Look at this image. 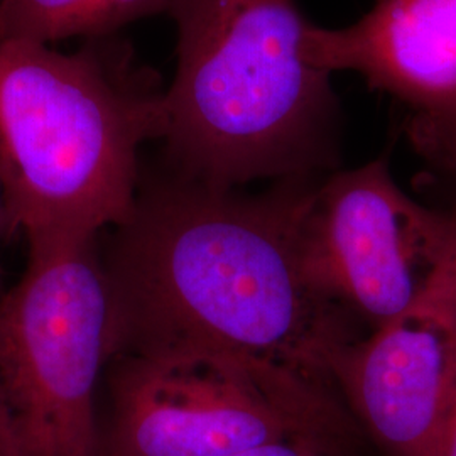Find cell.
<instances>
[{
	"instance_id": "obj_11",
	"label": "cell",
	"mask_w": 456,
	"mask_h": 456,
	"mask_svg": "<svg viewBox=\"0 0 456 456\" xmlns=\"http://www.w3.org/2000/svg\"><path fill=\"white\" fill-rule=\"evenodd\" d=\"M435 456H456V379L452 403L441 431L440 441L436 444Z\"/></svg>"
},
{
	"instance_id": "obj_4",
	"label": "cell",
	"mask_w": 456,
	"mask_h": 456,
	"mask_svg": "<svg viewBox=\"0 0 456 456\" xmlns=\"http://www.w3.org/2000/svg\"><path fill=\"white\" fill-rule=\"evenodd\" d=\"M103 456H233L303 440L333 456H369L342 399L237 360L122 355L109 360Z\"/></svg>"
},
{
	"instance_id": "obj_5",
	"label": "cell",
	"mask_w": 456,
	"mask_h": 456,
	"mask_svg": "<svg viewBox=\"0 0 456 456\" xmlns=\"http://www.w3.org/2000/svg\"><path fill=\"white\" fill-rule=\"evenodd\" d=\"M28 252L24 274L0 297L2 452L98 456L109 299L95 240Z\"/></svg>"
},
{
	"instance_id": "obj_2",
	"label": "cell",
	"mask_w": 456,
	"mask_h": 456,
	"mask_svg": "<svg viewBox=\"0 0 456 456\" xmlns=\"http://www.w3.org/2000/svg\"><path fill=\"white\" fill-rule=\"evenodd\" d=\"M176 73L163 94L171 171L222 190L325 176L340 163V103L303 54L296 0H169Z\"/></svg>"
},
{
	"instance_id": "obj_7",
	"label": "cell",
	"mask_w": 456,
	"mask_h": 456,
	"mask_svg": "<svg viewBox=\"0 0 456 456\" xmlns=\"http://www.w3.org/2000/svg\"><path fill=\"white\" fill-rule=\"evenodd\" d=\"M456 379V262L345 354L343 403L382 456H435Z\"/></svg>"
},
{
	"instance_id": "obj_1",
	"label": "cell",
	"mask_w": 456,
	"mask_h": 456,
	"mask_svg": "<svg viewBox=\"0 0 456 456\" xmlns=\"http://www.w3.org/2000/svg\"><path fill=\"white\" fill-rule=\"evenodd\" d=\"M325 176L276 181L257 195L173 171L141 183L100 259L109 360L224 357L342 399L338 369L367 331L306 271L303 222Z\"/></svg>"
},
{
	"instance_id": "obj_13",
	"label": "cell",
	"mask_w": 456,
	"mask_h": 456,
	"mask_svg": "<svg viewBox=\"0 0 456 456\" xmlns=\"http://www.w3.org/2000/svg\"><path fill=\"white\" fill-rule=\"evenodd\" d=\"M0 456H5L4 455V452H2V446H0Z\"/></svg>"
},
{
	"instance_id": "obj_9",
	"label": "cell",
	"mask_w": 456,
	"mask_h": 456,
	"mask_svg": "<svg viewBox=\"0 0 456 456\" xmlns=\"http://www.w3.org/2000/svg\"><path fill=\"white\" fill-rule=\"evenodd\" d=\"M169 0H0V41L49 46L105 39L135 20L167 12Z\"/></svg>"
},
{
	"instance_id": "obj_10",
	"label": "cell",
	"mask_w": 456,
	"mask_h": 456,
	"mask_svg": "<svg viewBox=\"0 0 456 456\" xmlns=\"http://www.w3.org/2000/svg\"><path fill=\"white\" fill-rule=\"evenodd\" d=\"M233 456H333L303 440H281L264 443Z\"/></svg>"
},
{
	"instance_id": "obj_6",
	"label": "cell",
	"mask_w": 456,
	"mask_h": 456,
	"mask_svg": "<svg viewBox=\"0 0 456 456\" xmlns=\"http://www.w3.org/2000/svg\"><path fill=\"white\" fill-rule=\"evenodd\" d=\"M313 284L367 333L411 308L456 262V212L418 203L386 159L333 171L303 222Z\"/></svg>"
},
{
	"instance_id": "obj_8",
	"label": "cell",
	"mask_w": 456,
	"mask_h": 456,
	"mask_svg": "<svg viewBox=\"0 0 456 456\" xmlns=\"http://www.w3.org/2000/svg\"><path fill=\"white\" fill-rule=\"evenodd\" d=\"M303 54L328 75L357 71L399 100L414 149L456 171V0H375L342 29L308 22Z\"/></svg>"
},
{
	"instance_id": "obj_14",
	"label": "cell",
	"mask_w": 456,
	"mask_h": 456,
	"mask_svg": "<svg viewBox=\"0 0 456 456\" xmlns=\"http://www.w3.org/2000/svg\"><path fill=\"white\" fill-rule=\"evenodd\" d=\"M98 456H103V455H102V452H100V455H98Z\"/></svg>"
},
{
	"instance_id": "obj_3",
	"label": "cell",
	"mask_w": 456,
	"mask_h": 456,
	"mask_svg": "<svg viewBox=\"0 0 456 456\" xmlns=\"http://www.w3.org/2000/svg\"><path fill=\"white\" fill-rule=\"evenodd\" d=\"M105 39L65 54L0 41V184L28 250L97 240L131 216L139 152L161 139L163 94Z\"/></svg>"
},
{
	"instance_id": "obj_12",
	"label": "cell",
	"mask_w": 456,
	"mask_h": 456,
	"mask_svg": "<svg viewBox=\"0 0 456 456\" xmlns=\"http://www.w3.org/2000/svg\"><path fill=\"white\" fill-rule=\"evenodd\" d=\"M7 235V220H5V207H4V195H2V184H0V237Z\"/></svg>"
}]
</instances>
